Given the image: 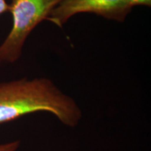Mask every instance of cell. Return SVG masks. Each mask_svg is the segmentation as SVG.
Here are the masks:
<instances>
[{
    "label": "cell",
    "instance_id": "cell-1",
    "mask_svg": "<svg viewBox=\"0 0 151 151\" xmlns=\"http://www.w3.org/2000/svg\"><path fill=\"white\" fill-rule=\"evenodd\" d=\"M37 112L52 113L71 128L83 117L76 101L50 79L22 78L0 83V124Z\"/></svg>",
    "mask_w": 151,
    "mask_h": 151
},
{
    "label": "cell",
    "instance_id": "cell-2",
    "mask_svg": "<svg viewBox=\"0 0 151 151\" xmlns=\"http://www.w3.org/2000/svg\"><path fill=\"white\" fill-rule=\"evenodd\" d=\"M62 0H11L9 11L13 24L10 32L0 45V64L19 60L27 37L43 20H46Z\"/></svg>",
    "mask_w": 151,
    "mask_h": 151
},
{
    "label": "cell",
    "instance_id": "cell-3",
    "mask_svg": "<svg viewBox=\"0 0 151 151\" xmlns=\"http://www.w3.org/2000/svg\"><path fill=\"white\" fill-rule=\"evenodd\" d=\"M132 10L127 0H62L46 20L62 27L75 15L92 13L108 20L124 22Z\"/></svg>",
    "mask_w": 151,
    "mask_h": 151
},
{
    "label": "cell",
    "instance_id": "cell-4",
    "mask_svg": "<svg viewBox=\"0 0 151 151\" xmlns=\"http://www.w3.org/2000/svg\"><path fill=\"white\" fill-rule=\"evenodd\" d=\"M20 146V141L16 140L0 144V151H17Z\"/></svg>",
    "mask_w": 151,
    "mask_h": 151
},
{
    "label": "cell",
    "instance_id": "cell-5",
    "mask_svg": "<svg viewBox=\"0 0 151 151\" xmlns=\"http://www.w3.org/2000/svg\"><path fill=\"white\" fill-rule=\"evenodd\" d=\"M127 1L132 7L139 5L146 6H151V0H127Z\"/></svg>",
    "mask_w": 151,
    "mask_h": 151
},
{
    "label": "cell",
    "instance_id": "cell-6",
    "mask_svg": "<svg viewBox=\"0 0 151 151\" xmlns=\"http://www.w3.org/2000/svg\"><path fill=\"white\" fill-rule=\"evenodd\" d=\"M9 9H10L9 4L6 3L5 0H0V16L9 11Z\"/></svg>",
    "mask_w": 151,
    "mask_h": 151
}]
</instances>
